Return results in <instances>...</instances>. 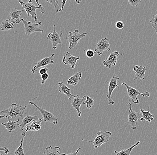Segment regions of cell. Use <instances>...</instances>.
<instances>
[{
	"label": "cell",
	"mask_w": 157,
	"mask_h": 155,
	"mask_svg": "<svg viewBox=\"0 0 157 155\" xmlns=\"http://www.w3.org/2000/svg\"><path fill=\"white\" fill-rule=\"evenodd\" d=\"M46 1L52 4L53 6H54L56 13L58 14L59 12L62 11V8L59 5L58 1H48V0H46Z\"/></svg>",
	"instance_id": "29"
},
{
	"label": "cell",
	"mask_w": 157,
	"mask_h": 155,
	"mask_svg": "<svg viewBox=\"0 0 157 155\" xmlns=\"http://www.w3.org/2000/svg\"><path fill=\"white\" fill-rule=\"evenodd\" d=\"M21 21L23 23L25 27V35H30L34 32H41V34H43L44 30L39 28V26L42 25V22H39L38 23H32L31 21H28L21 19Z\"/></svg>",
	"instance_id": "8"
},
{
	"label": "cell",
	"mask_w": 157,
	"mask_h": 155,
	"mask_svg": "<svg viewBox=\"0 0 157 155\" xmlns=\"http://www.w3.org/2000/svg\"><path fill=\"white\" fill-rule=\"evenodd\" d=\"M29 104L32 105L35 107V108L40 112V113L41 114L42 116H43V122H48L49 123H52L55 124V125H57V123H58L57 118L52 113L48 111L45 110L43 108L37 106L35 103H34L32 101L29 102Z\"/></svg>",
	"instance_id": "6"
},
{
	"label": "cell",
	"mask_w": 157,
	"mask_h": 155,
	"mask_svg": "<svg viewBox=\"0 0 157 155\" xmlns=\"http://www.w3.org/2000/svg\"><path fill=\"white\" fill-rule=\"evenodd\" d=\"M43 122V118H39V120L34 121L32 123L29 125L27 126L25 130L26 132L31 131H38L41 129V123Z\"/></svg>",
	"instance_id": "20"
},
{
	"label": "cell",
	"mask_w": 157,
	"mask_h": 155,
	"mask_svg": "<svg viewBox=\"0 0 157 155\" xmlns=\"http://www.w3.org/2000/svg\"><path fill=\"white\" fill-rule=\"evenodd\" d=\"M26 134L25 132H22L21 134V144L19 147L17 148V149L14 152V155H25L24 151H23V144L24 141V138L25 137Z\"/></svg>",
	"instance_id": "27"
},
{
	"label": "cell",
	"mask_w": 157,
	"mask_h": 155,
	"mask_svg": "<svg viewBox=\"0 0 157 155\" xmlns=\"http://www.w3.org/2000/svg\"><path fill=\"white\" fill-rule=\"evenodd\" d=\"M18 2L22 6V8L24 9V10L25 11L28 16L31 15V17L35 20V21H38L37 14L35 12L36 10L39 9V11L43 14H44L45 13V10L43 7V6L42 5H39V1H37V0H35V2L37 3L38 6H36L34 5V3L31 0L29 1L27 3H25L22 1H18Z\"/></svg>",
	"instance_id": "2"
},
{
	"label": "cell",
	"mask_w": 157,
	"mask_h": 155,
	"mask_svg": "<svg viewBox=\"0 0 157 155\" xmlns=\"http://www.w3.org/2000/svg\"><path fill=\"white\" fill-rule=\"evenodd\" d=\"M54 31L52 33H50L48 35L47 39L51 41V43L52 44V48L54 49H56L57 48L59 45L63 46L61 37L63 35L62 31L58 32L56 30V25L53 26Z\"/></svg>",
	"instance_id": "9"
},
{
	"label": "cell",
	"mask_w": 157,
	"mask_h": 155,
	"mask_svg": "<svg viewBox=\"0 0 157 155\" xmlns=\"http://www.w3.org/2000/svg\"><path fill=\"white\" fill-rule=\"evenodd\" d=\"M49 77V75L48 73H45L44 75H41V78H42V80H41V84H45V82L46 80H48Z\"/></svg>",
	"instance_id": "33"
},
{
	"label": "cell",
	"mask_w": 157,
	"mask_h": 155,
	"mask_svg": "<svg viewBox=\"0 0 157 155\" xmlns=\"http://www.w3.org/2000/svg\"><path fill=\"white\" fill-rule=\"evenodd\" d=\"M0 150H1V151H4L5 153H6V154H8L9 153V150L7 148H6V147H1Z\"/></svg>",
	"instance_id": "37"
},
{
	"label": "cell",
	"mask_w": 157,
	"mask_h": 155,
	"mask_svg": "<svg viewBox=\"0 0 157 155\" xmlns=\"http://www.w3.org/2000/svg\"><path fill=\"white\" fill-rule=\"evenodd\" d=\"M87 35V33L80 34L78 30H75L73 32L69 31L66 37V39L69 43L68 48L71 49L75 48L79 40L83 39Z\"/></svg>",
	"instance_id": "4"
},
{
	"label": "cell",
	"mask_w": 157,
	"mask_h": 155,
	"mask_svg": "<svg viewBox=\"0 0 157 155\" xmlns=\"http://www.w3.org/2000/svg\"><path fill=\"white\" fill-rule=\"evenodd\" d=\"M8 122H7L2 123V124L5 126V128L7 130L9 133H12L14 132L16 129L20 127V125L18 123L20 119H18L15 121L12 120L11 118H8Z\"/></svg>",
	"instance_id": "18"
},
{
	"label": "cell",
	"mask_w": 157,
	"mask_h": 155,
	"mask_svg": "<svg viewBox=\"0 0 157 155\" xmlns=\"http://www.w3.org/2000/svg\"><path fill=\"white\" fill-rule=\"evenodd\" d=\"M110 44L107 38L101 39L98 41L95 49V52L98 54V56L102 55L105 51H110Z\"/></svg>",
	"instance_id": "11"
},
{
	"label": "cell",
	"mask_w": 157,
	"mask_h": 155,
	"mask_svg": "<svg viewBox=\"0 0 157 155\" xmlns=\"http://www.w3.org/2000/svg\"><path fill=\"white\" fill-rule=\"evenodd\" d=\"M24 11V10H19L17 8H13L11 11L10 13L9 14V16L10 18L11 22L13 23H17L19 24L21 21V19H20L21 16L22 14V12Z\"/></svg>",
	"instance_id": "16"
},
{
	"label": "cell",
	"mask_w": 157,
	"mask_h": 155,
	"mask_svg": "<svg viewBox=\"0 0 157 155\" xmlns=\"http://www.w3.org/2000/svg\"><path fill=\"white\" fill-rule=\"evenodd\" d=\"M112 136V133L110 131L103 132L102 131H99L96 137H94V141H90L82 139V141L85 142H91L93 143V146L95 149H98L101 147L105 143H107L109 140V138Z\"/></svg>",
	"instance_id": "3"
},
{
	"label": "cell",
	"mask_w": 157,
	"mask_h": 155,
	"mask_svg": "<svg viewBox=\"0 0 157 155\" xmlns=\"http://www.w3.org/2000/svg\"><path fill=\"white\" fill-rule=\"evenodd\" d=\"M142 114V118L140 119L141 121H146L150 122L154 119L155 115H153L150 111V105H148V111H145L143 109L140 110Z\"/></svg>",
	"instance_id": "22"
},
{
	"label": "cell",
	"mask_w": 157,
	"mask_h": 155,
	"mask_svg": "<svg viewBox=\"0 0 157 155\" xmlns=\"http://www.w3.org/2000/svg\"><path fill=\"white\" fill-rule=\"evenodd\" d=\"M0 155H2V153H0Z\"/></svg>",
	"instance_id": "40"
},
{
	"label": "cell",
	"mask_w": 157,
	"mask_h": 155,
	"mask_svg": "<svg viewBox=\"0 0 157 155\" xmlns=\"http://www.w3.org/2000/svg\"><path fill=\"white\" fill-rule=\"evenodd\" d=\"M14 28V25L13 23L11 22L10 19L3 21L2 22L1 30L3 31H8L11 29L13 30Z\"/></svg>",
	"instance_id": "25"
},
{
	"label": "cell",
	"mask_w": 157,
	"mask_h": 155,
	"mask_svg": "<svg viewBox=\"0 0 157 155\" xmlns=\"http://www.w3.org/2000/svg\"><path fill=\"white\" fill-rule=\"evenodd\" d=\"M121 85H124L127 88L128 95L129 98L131 99V101L133 103L139 104V99L137 98L138 95H142L143 97H149L151 96V94L149 92H145L144 93H141L139 92L138 90L134 89L133 87L129 86L124 82H123L121 83Z\"/></svg>",
	"instance_id": "7"
},
{
	"label": "cell",
	"mask_w": 157,
	"mask_h": 155,
	"mask_svg": "<svg viewBox=\"0 0 157 155\" xmlns=\"http://www.w3.org/2000/svg\"><path fill=\"white\" fill-rule=\"evenodd\" d=\"M82 77V72L78 71L76 73L71 76L67 81L68 85L75 86L78 85V82Z\"/></svg>",
	"instance_id": "23"
},
{
	"label": "cell",
	"mask_w": 157,
	"mask_h": 155,
	"mask_svg": "<svg viewBox=\"0 0 157 155\" xmlns=\"http://www.w3.org/2000/svg\"><path fill=\"white\" fill-rule=\"evenodd\" d=\"M81 2V1H75V2H76V3L77 4H79V3L80 2Z\"/></svg>",
	"instance_id": "39"
},
{
	"label": "cell",
	"mask_w": 157,
	"mask_h": 155,
	"mask_svg": "<svg viewBox=\"0 0 157 155\" xmlns=\"http://www.w3.org/2000/svg\"><path fill=\"white\" fill-rule=\"evenodd\" d=\"M150 22L151 23V26L154 29H155L156 32L157 33V14L153 15L151 20L150 21Z\"/></svg>",
	"instance_id": "30"
},
{
	"label": "cell",
	"mask_w": 157,
	"mask_h": 155,
	"mask_svg": "<svg viewBox=\"0 0 157 155\" xmlns=\"http://www.w3.org/2000/svg\"><path fill=\"white\" fill-rule=\"evenodd\" d=\"M141 2L140 0H128V4L131 6H137Z\"/></svg>",
	"instance_id": "31"
},
{
	"label": "cell",
	"mask_w": 157,
	"mask_h": 155,
	"mask_svg": "<svg viewBox=\"0 0 157 155\" xmlns=\"http://www.w3.org/2000/svg\"><path fill=\"white\" fill-rule=\"evenodd\" d=\"M66 2H67V1H64H64H62V2H61V3H62V7H61L62 11L61 12H62L63 11V10L64 7L65 5V4H66Z\"/></svg>",
	"instance_id": "38"
},
{
	"label": "cell",
	"mask_w": 157,
	"mask_h": 155,
	"mask_svg": "<svg viewBox=\"0 0 157 155\" xmlns=\"http://www.w3.org/2000/svg\"><path fill=\"white\" fill-rule=\"evenodd\" d=\"M95 52L92 50L88 49L87 50L86 52V55L88 57V58H90L93 57L95 55Z\"/></svg>",
	"instance_id": "32"
},
{
	"label": "cell",
	"mask_w": 157,
	"mask_h": 155,
	"mask_svg": "<svg viewBox=\"0 0 157 155\" xmlns=\"http://www.w3.org/2000/svg\"><path fill=\"white\" fill-rule=\"evenodd\" d=\"M60 149L59 147L55 146L53 148L51 145L46 148L43 155H60V153L59 151Z\"/></svg>",
	"instance_id": "24"
},
{
	"label": "cell",
	"mask_w": 157,
	"mask_h": 155,
	"mask_svg": "<svg viewBox=\"0 0 157 155\" xmlns=\"http://www.w3.org/2000/svg\"><path fill=\"white\" fill-rule=\"evenodd\" d=\"M79 59V57H75L72 56L70 53L69 52H67L66 53L65 55L64 56L63 62V63L64 65H66L67 64L70 65L72 69H75V66H77L76 62L77 60Z\"/></svg>",
	"instance_id": "13"
},
{
	"label": "cell",
	"mask_w": 157,
	"mask_h": 155,
	"mask_svg": "<svg viewBox=\"0 0 157 155\" xmlns=\"http://www.w3.org/2000/svg\"><path fill=\"white\" fill-rule=\"evenodd\" d=\"M141 143L140 141H138L137 143L132 146L130 147V148L127 149L126 150H122L120 152H117V151H114V153L116 155H130L131 153V151L134 149L135 147H137V145H139Z\"/></svg>",
	"instance_id": "26"
},
{
	"label": "cell",
	"mask_w": 157,
	"mask_h": 155,
	"mask_svg": "<svg viewBox=\"0 0 157 155\" xmlns=\"http://www.w3.org/2000/svg\"><path fill=\"white\" fill-rule=\"evenodd\" d=\"M26 108V106L22 107L16 103H13L9 108L0 112L2 114V115L0 116V117L1 118H10L11 119L13 117H17L22 118L24 115L25 110Z\"/></svg>",
	"instance_id": "1"
},
{
	"label": "cell",
	"mask_w": 157,
	"mask_h": 155,
	"mask_svg": "<svg viewBox=\"0 0 157 155\" xmlns=\"http://www.w3.org/2000/svg\"><path fill=\"white\" fill-rule=\"evenodd\" d=\"M127 104L128 105V107H129L128 118V124L131 126V128L132 130H135L137 128L138 119L142 118V114L140 111L139 112H135L132 109V106L130 101H129Z\"/></svg>",
	"instance_id": "5"
},
{
	"label": "cell",
	"mask_w": 157,
	"mask_h": 155,
	"mask_svg": "<svg viewBox=\"0 0 157 155\" xmlns=\"http://www.w3.org/2000/svg\"><path fill=\"white\" fill-rule=\"evenodd\" d=\"M119 80L118 76H113L111 78L109 82V88H108V92L107 95V98L108 99V104L114 105V102L112 100V94L113 91L116 88H117L118 90H120L118 85L117 81Z\"/></svg>",
	"instance_id": "10"
},
{
	"label": "cell",
	"mask_w": 157,
	"mask_h": 155,
	"mask_svg": "<svg viewBox=\"0 0 157 155\" xmlns=\"http://www.w3.org/2000/svg\"><path fill=\"white\" fill-rule=\"evenodd\" d=\"M58 85L59 90L60 93L66 95L70 100L76 97V96L71 94V89L69 88L63 82H59Z\"/></svg>",
	"instance_id": "19"
},
{
	"label": "cell",
	"mask_w": 157,
	"mask_h": 155,
	"mask_svg": "<svg viewBox=\"0 0 157 155\" xmlns=\"http://www.w3.org/2000/svg\"><path fill=\"white\" fill-rule=\"evenodd\" d=\"M86 96H83L82 99H81L79 97V95H76L75 98H74L72 99L71 100V105L74 109L78 113V116L80 117L82 114V112L80 110V107L82 104H83V102L86 101Z\"/></svg>",
	"instance_id": "15"
},
{
	"label": "cell",
	"mask_w": 157,
	"mask_h": 155,
	"mask_svg": "<svg viewBox=\"0 0 157 155\" xmlns=\"http://www.w3.org/2000/svg\"><path fill=\"white\" fill-rule=\"evenodd\" d=\"M86 101L83 102V104H86L88 109H90L93 107L94 104V101L92 98L89 96H86Z\"/></svg>",
	"instance_id": "28"
},
{
	"label": "cell",
	"mask_w": 157,
	"mask_h": 155,
	"mask_svg": "<svg viewBox=\"0 0 157 155\" xmlns=\"http://www.w3.org/2000/svg\"><path fill=\"white\" fill-rule=\"evenodd\" d=\"M133 71L135 73V77L133 80H139L142 81L145 79L144 76L146 72V67L135 65L133 68Z\"/></svg>",
	"instance_id": "17"
},
{
	"label": "cell",
	"mask_w": 157,
	"mask_h": 155,
	"mask_svg": "<svg viewBox=\"0 0 157 155\" xmlns=\"http://www.w3.org/2000/svg\"><path fill=\"white\" fill-rule=\"evenodd\" d=\"M80 149H81V148H78V149L76 150V152H75V153H71L67 154H66L61 153H60V155H77V154H78V152H79V150H80Z\"/></svg>",
	"instance_id": "36"
},
{
	"label": "cell",
	"mask_w": 157,
	"mask_h": 155,
	"mask_svg": "<svg viewBox=\"0 0 157 155\" xmlns=\"http://www.w3.org/2000/svg\"><path fill=\"white\" fill-rule=\"evenodd\" d=\"M55 54H52L51 56L44 58L43 59L39 60L38 62L35 63V65L31 71V73H34V72L37 70V69L42 67L46 66L49 64H53L54 63L53 58Z\"/></svg>",
	"instance_id": "12"
},
{
	"label": "cell",
	"mask_w": 157,
	"mask_h": 155,
	"mask_svg": "<svg viewBox=\"0 0 157 155\" xmlns=\"http://www.w3.org/2000/svg\"><path fill=\"white\" fill-rule=\"evenodd\" d=\"M118 56H119V53L118 51L111 52L108 58L103 61V64L105 67L110 68L112 66L116 65Z\"/></svg>",
	"instance_id": "14"
},
{
	"label": "cell",
	"mask_w": 157,
	"mask_h": 155,
	"mask_svg": "<svg viewBox=\"0 0 157 155\" xmlns=\"http://www.w3.org/2000/svg\"><path fill=\"white\" fill-rule=\"evenodd\" d=\"M115 26L117 29H122L124 27L123 22L121 21H118L115 23Z\"/></svg>",
	"instance_id": "34"
},
{
	"label": "cell",
	"mask_w": 157,
	"mask_h": 155,
	"mask_svg": "<svg viewBox=\"0 0 157 155\" xmlns=\"http://www.w3.org/2000/svg\"><path fill=\"white\" fill-rule=\"evenodd\" d=\"M48 71V68L44 67V68H41V69L39 71V72L40 75H43L45 74V73H47Z\"/></svg>",
	"instance_id": "35"
},
{
	"label": "cell",
	"mask_w": 157,
	"mask_h": 155,
	"mask_svg": "<svg viewBox=\"0 0 157 155\" xmlns=\"http://www.w3.org/2000/svg\"><path fill=\"white\" fill-rule=\"evenodd\" d=\"M39 118H38L37 116H31L30 115H27L25 117L23 118V120L21 122V123L20 124V130L22 131L25 129V126L28 123H30L31 122L34 121L39 120Z\"/></svg>",
	"instance_id": "21"
}]
</instances>
